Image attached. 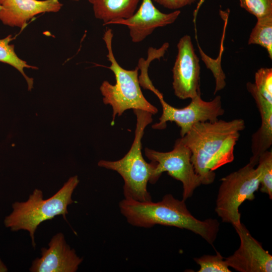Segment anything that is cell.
<instances>
[{"mask_svg":"<svg viewBox=\"0 0 272 272\" xmlns=\"http://www.w3.org/2000/svg\"><path fill=\"white\" fill-rule=\"evenodd\" d=\"M245 127L241 118L198 122L180 138L191 152V162L201 184H212L215 171L233 161L235 146Z\"/></svg>","mask_w":272,"mask_h":272,"instance_id":"1","label":"cell"},{"mask_svg":"<svg viewBox=\"0 0 272 272\" xmlns=\"http://www.w3.org/2000/svg\"><path fill=\"white\" fill-rule=\"evenodd\" d=\"M185 201L167 193L156 202L124 198L118 207L120 213L133 226L149 228L160 225L186 229L213 245L219 230V222L212 218L198 220L188 211Z\"/></svg>","mask_w":272,"mask_h":272,"instance_id":"2","label":"cell"},{"mask_svg":"<svg viewBox=\"0 0 272 272\" xmlns=\"http://www.w3.org/2000/svg\"><path fill=\"white\" fill-rule=\"evenodd\" d=\"M133 112L137 118L136 127L134 138L128 152L118 160H100L98 165L115 171L122 177L124 198L151 201L152 197L147 185L148 182L154 184L157 182L154 175L157 163L145 160L142 153V139L146 126L153 121V114L139 109L133 110Z\"/></svg>","mask_w":272,"mask_h":272,"instance_id":"3","label":"cell"},{"mask_svg":"<svg viewBox=\"0 0 272 272\" xmlns=\"http://www.w3.org/2000/svg\"><path fill=\"white\" fill-rule=\"evenodd\" d=\"M79 183L77 176L70 177L57 192L47 199H43L41 190L34 189L26 201L12 204L13 211L5 217V226L12 231H27L35 248V233L42 222L58 215L66 220L67 207L74 202L72 195Z\"/></svg>","mask_w":272,"mask_h":272,"instance_id":"4","label":"cell"},{"mask_svg":"<svg viewBox=\"0 0 272 272\" xmlns=\"http://www.w3.org/2000/svg\"><path fill=\"white\" fill-rule=\"evenodd\" d=\"M113 37L112 30L107 28L102 38L107 50V57L110 62V66L107 67L113 73L116 82L112 85L104 81L100 87L104 103L112 108L111 124H113L116 116H121L128 109L142 110L155 114L158 111V109L146 99L142 92L138 66L132 70H127L117 61L112 47Z\"/></svg>","mask_w":272,"mask_h":272,"instance_id":"5","label":"cell"},{"mask_svg":"<svg viewBox=\"0 0 272 272\" xmlns=\"http://www.w3.org/2000/svg\"><path fill=\"white\" fill-rule=\"evenodd\" d=\"M249 163L221 179L215 212L224 223L233 227L241 224L239 208L246 200H252L260 186L256 168Z\"/></svg>","mask_w":272,"mask_h":272,"instance_id":"6","label":"cell"},{"mask_svg":"<svg viewBox=\"0 0 272 272\" xmlns=\"http://www.w3.org/2000/svg\"><path fill=\"white\" fill-rule=\"evenodd\" d=\"M145 154L151 161L157 163L154 172L157 181L163 172H167L169 175L182 183V200L185 201L190 198L194 190L201 184L191 162V152L181 138L176 140L170 151L159 152L146 148Z\"/></svg>","mask_w":272,"mask_h":272,"instance_id":"7","label":"cell"},{"mask_svg":"<svg viewBox=\"0 0 272 272\" xmlns=\"http://www.w3.org/2000/svg\"><path fill=\"white\" fill-rule=\"evenodd\" d=\"M160 101L162 107V114L159 118V122L152 125L153 128L163 129L166 128L167 122H174L180 128L181 137H183L195 124L215 121L225 113L219 95L210 101H205L200 95H197L191 99L187 106L181 108L171 106L164 99Z\"/></svg>","mask_w":272,"mask_h":272,"instance_id":"8","label":"cell"},{"mask_svg":"<svg viewBox=\"0 0 272 272\" xmlns=\"http://www.w3.org/2000/svg\"><path fill=\"white\" fill-rule=\"evenodd\" d=\"M178 52L172 69V87L178 98L185 100L200 95V67L191 37L185 35L177 45Z\"/></svg>","mask_w":272,"mask_h":272,"instance_id":"9","label":"cell"},{"mask_svg":"<svg viewBox=\"0 0 272 272\" xmlns=\"http://www.w3.org/2000/svg\"><path fill=\"white\" fill-rule=\"evenodd\" d=\"M240 245L237 250L225 259L229 267L239 272H271L272 256L250 234L245 225L234 227Z\"/></svg>","mask_w":272,"mask_h":272,"instance_id":"10","label":"cell"},{"mask_svg":"<svg viewBox=\"0 0 272 272\" xmlns=\"http://www.w3.org/2000/svg\"><path fill=\"white\" fill-rule=\"evenodd\" d=\"M142 1L139 9L131 17L117 20L109 24L127 26L133 43L143 41L157 28L173 23L181 13L179 10H175L170 13H164L155 7L152 0Z\"/></svg>","mask_w":272,"mask_h":272,"instance_id":"11","label":"cell"},{"mask_svg":"<svg viewBox=\"0 0 272 272\" xmlns=\"http://www.w3.org/2000/svg\"><path fill=\"white\" fill-rule=\"evenodd\" d=\"M83 261L67 244L63 233L54 235L48 248L41 249V256L33 262L31 272H76Z\"/></svg>","mask_w":272,"mask_h":272,"instance_id":"12","label":"cell"},{"mask_svg":"<svg viewBox=\"0 0 272 272\" xmlns=\"http://www.w3.org/2000/svg\"><path fill=\"white\" fill-rule=\"evenodd\" d=\"M0 21L5 25L23 29L34 16L56 13L62 7L59 0H3Z\"/></svg>","mask_w":272,"mask_h":272,"instance_id":"13","label":"cell"},{"mask_svg":"<svg viewBox=\"0 0 272 272\" xmlns=\"http://www.w3.org/2000/svg\"><path fill=\"white\" fill-rule=\"evenodd\" d=\"M141 0H88L92 5L95 17L109 25L112 21L125 19L135 12Z\"/></svg>","mask_w":272,"mask_h":272,"instance_id":"14","label":"cell"},{"mask_svg":"<svg viewBox=\"0 0 272 272\" xmlns=\"http://www.w3.org/2000/svg\"><path fill=\"white\" fill-rule=\"evenodd\" d=\"M261 124L252 135L249 163L255 166L260 155L268 150L272 145V113L260 115Z\"/></svg>","mask_w":272,"mask_h":272,"instance_id":"15","label":"cell"},{"mask_svg":"<svg viewBox=\"0 0 272 272\" xmlns=\"http://www.w3.org/2000/svg\"><path fill=\"white\" fill-rule=\"evenodd\" d=\"M13 39L12 35L0 39V62L8 64L17 69L24 77L27 83L28 89L31 91L33 87V79L28 77L24 73V69H38V67L28 64L18 56L15 51V46L10 44Z\"/></svg>","mask_w":272,"mask_h":272,"instance_id":"16","label":"cell"},{"mask_svg":"<svg viewBox=\"0 0 272 272\" xmlns=\"http://www.w3.org/2000/svg\"><path fill=\"white\" fill-rule=\"evenodd\" d=\"M248 44H258L267 51L272 59V14L257 19L248 41Z\"/></svg>","mask_w":272,"mask_h":272,"instance_id":"17","label":"cell"},{"mask_svg":"<svg viewBox=\"0 0 272 272\" xmlns=\"http://www.w3.org/2000/svg\"><path fill=\"white\" fill-rule=\"evenodd\" d=\"M169 44L166 42L158 49L150 48L149 55L146 60L141 58L139 60L138 67L141 70V75L139 77L140 86L143 88L152 91L158 97L162 96V94L153 86L148 76V67L150 62L155 59H160L163 57L169 47Z\"/></svg>","mask_w":272,"mask_h":272,"instance_id":"18","label":"cell"},{"mask_svg":"<svg viewBox=\"0 0 272 272\" xmlns=\"http://www.w3.org/2000/svg\"><path fill=\"white\" fill-rule=\"evenodd\" d=\"M256 169L258 172L260 190L272 198V152L268 150L258 158Z\"/></svg>","mask_w":272,"mask_h":272,"instance_id":"19","label":"cell"},{"mask_svg":"<svg viewBox=\"0 0 272 272\" xmlns=\"http://www.w3.org/2000/svg\"><path fill=\"white\" fill-rule=\"evenodd\" d=\"M246 87L251 88L272 103V69L261 67L255 73L254 83L248 82Z\"/></svg>","mask_w":272,"mask_h":272,"instance_id":"20","label":"cell"},{"mask_svg":"<svg viewBox=\"0 0 272 272\" xmlns=\"http://www.w3.org/2000/svg\"><path fill=\"white\" fill-rule=\"evenodd\" d=\"M200 266L198 272H231L224 257L216 251V255H203L193 258Z\"/></svg>","mask_w":272,"mask_h":272,"instance_id":"21","label":"cell"},{"mask_svg":"<svg viewBox=\"0 0 272 272\" xmlns=\"http://www.w3.org/2000/svg\"><path fill=\"white\" fill-rule=\"evenodd\" d=\"M240 7L257 19L272 14V0H239Z\"/></svg>","mask_w":272,"mask_h":272,"instance_id":"22","label":"cell"},{"mask_svg":"<svg viewBox=\"0 0 272 272\" xmlns=\"http://www.w3.org/2000/svg\"><path fill=\"white\" fill-rule=\"evenodd\" d=\"M164 8L174 10L186 7L198 0H152Z\"/></svg>","mask_w":272,"mask_h":272,"instance_id":"23","label":"cell"},{"mask_svg":"<svg viewBox=\"0 0 272 272\" xmlns=\"http://www.w3.org/2000/svg\"><path fill=\"white\" fill-rule=\"evenodd\" d=\"M8 271V268L4 262L0 259V272H6Z\"/></svg>","mask_w":272,"mask_h":272,"instance_id":"24","label":"cell"},{"mask_svg":"<svg viewBox=\"0 0 272 272\" xmlns=\"http://www.w3.org/2000/svg\"><path fill=\"white\" fill-rule=\"evenodd\" d=\"M70 1H74V2H78V1H79L80 0H70Z\"/></svg>","mask_w":272,"mask_h":272,"instance_id":"25","label":"cell"},{"mask_svg":"<svg viewBox=\"0 0 272 272\" xmlns=\"http://www.w3.org/2000/svg\"><path fill=\"white\" fill-rule=\"evenodd\" d=\"M2 6L1 5H0V10L2 9Z\"/></svg>","mask_w":272,"mask_h":272,"instance_id":"26","label":"cell"},{"mask_svg":"<svg viewBox=\"0 0 272 272\" xmlns=\"http://www.w3.org/2000/svg\"><path fill=\"white\" fill-rule=\"evenodd\" d=\"M2 1H3V0H0V5H1V4L2 3Z\"/></svg>","mask_w":272,"mask_h":272,"instance_id":"27","label":"cell"}]
</instances>
